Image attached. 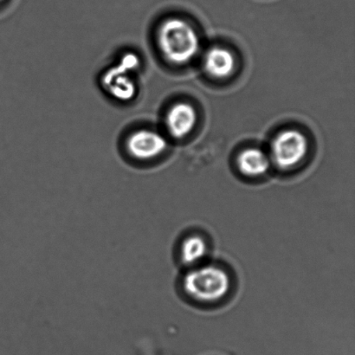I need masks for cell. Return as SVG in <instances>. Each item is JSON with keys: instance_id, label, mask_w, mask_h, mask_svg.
I'll return each mask as SVG.
<instances>
[{"instance_id": "4", "label": "cell", "mask_w": 355, "mask_h": 355, "mask_svg": "<svg viewBox=\"0 0 355 355\" xmlns=\"http://www.w3.org/2000/svg\"><path fill=\"white\" fill-rule=\"evenodd\" d=\"M308 141L301 132L288 130L278 134L271 144V157L281 168H291L304 159Z\"/></svg>"}, {"instance_id": "8", "label": "cell", "mask_w": 355, "mask_h": 355, "mask_svg": "<svg viewBox=\"0 0 355 355\" xmlns=\"http://www.w3.org/2000/svg\"><path fill=\"white\" fill-rule=\"evenodd\" d=\"M270 159L266 153L259 148H247L239 155V171L246 176L263 175L270 168Z\"/></svg>"}, {"instance_id": "3", "label": "cell", "mask_w": 355, "mask_h": 355, "mask_svg": "<svg viewBox=\"0 0 355 355\" xmlns=\"http://www.w3.org/2000/svg\"><path fill=\"white\" fill-rule=\"evenodd\" d=\"M138 55L128 52L118 64L107 69L102 76L104 90L114 99L128 103L137 96L138 87L135 74L140 69Z\"/></svg>"}, {"instance_id": "1", "label": "cell", "mask_w": 355, "mask_h": 355, "mask_svg": "<svg viewBox=\"0 0 355 355\" xmlns=\"http://www.w3.org/2000/svg\"><path fill=\"white\" fill-rule=\"evenodd\" d=\"M156 40L163 57L175 64L193 60L200 47V38L194 28L180 17H170L162 22Z\"/></svg>"}, {"instance_id": "9", "label": "cell", "mask_w": 355, "mask_h": 355, "mask_svg": "<svg viewBox=\"0 0 355 355\" xmlns=\"http://www.w3.org/2000/svg\"><path fill=\"white\" fill-rule=\"evenodd\" d=\"M207 253V245L200 236L193 235L184 240L180 248V257L186 266L200 263Z\"/></svg>"}, {"instance_id": "7", "label": "cell", "mask_w": 355, "mask_h": 355, "mask_svg": "<svg viewBox=\"0 0 355 355\" xmlns=\"http://www.w3.org/2000/svg\"><path fill=\"white\" fill-rule=\"evenodd\" d=\"M204 67L205 71L214 78H227L236 67L234 55L225 48L212 47L205 53Z\"/></svg>"}, {"instance_id": "5", "label": "cell", "mask_w": 355, "mask_h": 355, "mask_svg": "<svg viewBox=\"0 0 355 355\" xmlns=\"http://www.w3.org/2000/svg\"><path fill=\"white\" fill-rule=\"evenodd\" d=\"M125 148L128 155L135 161L149 162L166 151L168 141L158 131L139 128L128 135Z\"/></svg>"}, {"instance_id": "2", "label": "cell", "mask_w": 355, "mask_h": 355, "mask_svg": "<svg viewBox=\"0 0 355 355\" xmlns=\"http://www.w3.org/2000/svg\"><path fill=\"white\" fill-rule=\"evenodd\" d=\"M231 287L227 272L216 266L195 268L184 275L183 288L191 298L201 302H214L224 298Z\"/></svg>"}, {"instance_id": "6", "label": "cell", "mask_w": 355, "mask_h": 355, "mask_svg": "<svg viewBox=\"0 0 355 355\" xmlns=\"http://www.w3.org/2000/svg\"><path fill=\"white\" fill-rule=\"evenodd\" d=\"M197 114L194 107L186 103H180L171 107L166 114V124L173 137H186L193 131L196 124Z\"/></svg>"}, {"instance_id": "10", "label": "cell", "mask_w": 355, "mask_h": 355, "mask_svg": "<svg viewBox=\"0 0 355 355\" xmlns=\"http://www.w3.org/2000/svg\"><path fill=\"white\" fill-rule=\"evenodd\" d=\"M0 1H2V0H0Z\"/></svg>"}]
</instances>
